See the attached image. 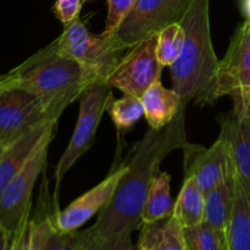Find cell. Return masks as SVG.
<instances>
[{
  "instance_id": "8",
  "label": "cell",
  "mask_w": 250,
  "mask_h": 250,
  "mask_svg": "<svg viewBox=\"0 0 250 250\" xmlns=\"http://www.w3.org/2000/svg\"><path fill=\"white\" fill-rule=\"evenodd\" d=\"M53 121L38 95L20 87L0 89V144L4 148Z\"/></svg>"
},
{
  "instance_id": "34",
  "label": "cell",
  "mask_w": 250,
  "mask_h": 250,
  "mask_svg": "<svg viewBox=\"0 0 250 250\" xmlns=\"http://www.w3.org/2000/svg\"><path fill=\"white\" fill-rule=\"evenodd\" d=\"M133 250H146L144 248H141V247H137V248H134Z\"/></svg>"
},
{
  "instance_id": "11",
  "label": "cell",
  "mask_w": 250,
  "mask_h": 250,
  "mask_svg": "<svg viewBox=\"0 0 250 250\" xmlns=\"http://www.w3.org/2000/svg\"><path fill=\"white\" fill-rule=\"evenodd\" d=\"M225 95L250 98V20L247 19L232 36L226 55L220 60L217 99Z\"/></svg>"
},
{
  "instance_id": "20",
  "label": "cell",
  "mask_w": 250,
  "mask_h": 250,
  "mask_svg": "<svg viewBox=\"0 0 250 250\" xmlns=\"http://www.w3.org/2000/svg\"><path fill=\"white\" fill-rule=\"evenodd\" d=\"M172 198H171V176L167 172L159 171L149 188L146 205L142 212L141 225L155 224L172 215Z\"/></svg>"
},
{
  "instance_id": "33",
  "label": "cell",
  "mask_w": 250,
  "mask_h": 250,
  "mask_svg": "<svg viewBox=\"0 0 250 250\" xmlns=\"http://www.w3.org/2000/svg\"><path fill=\"white\" fill-rule=\"evenodd\" d=\"M4 150H5V148L1 146V144H0V158H1V155H2V153H4Z\"/></svg>"
},
{
  "instance_id": "26",
  "label": "cell",
  "mask_w": 250,
  "mask_h": 250,
  "mask_svg": "<svg viewBox=\"0 0 250 250\" xmlns=\"http://www.w3.org/2000/svg\"><path fill=\"white\" fill-rule=\"evenodd\" d=\"M137 0H107V15L105 20V28L102 32L105 36H114L124 20L128 16Z\"/></svg>"
},
{
  "instance_id": "7",
  "label": "cell",
  "mask_w": 250,
  "mask_h": 250,
  "mask_svg": "<svg viewBox=\"0 0 250 250\" xmlns=\"http://www.w3.org/2000/svg\"><path fill=\"white\" fill-rule=\"evenodd\" d=\"M194 0H137L114 36L126 49L181 23Z\"/></svg>"
},
{
  "instance_id": "31",
  "label": "cell",
  "mask_w": 250,
  "mask_h": 250,
  "mask_svg": "<svg viewBox=\"0 0 250 250\" xmlns=\"http://www.w3.org/2000/svg\"><path fill=\"white\" fill-rule=\"evenodd\" d=\"M244 11H246L247 19L250 20V0H244Z\"/></svg>"
},
{
  "instance_id": "14",
  "label": "cell",
  "mask_w": 250,
  "mask_h": 250,
  "mask_svg": "<svg viewBox=\"0 0 250 250\" xmlns=\"http://www.w3.org/2000/svg\"><path fill=\"white\" fill-rule=\"evenodd\" d=\"M58 121L49 122L34 131L29 132L26 136L20 138L11 146L5 148L0 158V195L10 181L20 172L26 165L39 144L49 133L55 132Z\"/></svg>"
},
{
  "instance_id": "28",
  "label": "cell",
  "mask_w": 250,
  "mask_h": 250,
  "mask_svg": "<svg viewBox=\"0 0 250 250\" xmlns=\"http://www.w3.org/2000/svg\"><path fill=\"white\" fill-rule=\"evenodd\" d=\"M132 243V234H125L116 239L110 241H95L90 239L88 241L87 247L84 250H133Z\"/></svg>"
},
{
  "instance_id": "18",
  "label": "cell",
  "mask_w": 250,
  "mask_h": 250,
  "mask_svg": "<svg viewBox=\"0 0 250 250\" xmlns=\"http://www.w3.org/2000/svg\"><path fill=\"white\" fill-rule=\"evenodd\" d=\"M205 193L193 177H185L182 188L173 204L171 216L183 227H194L204 222Z\"/></svg>"
},
{
  "instance_id": "30",
  "label": "cell",
  "mask_w": 250,
  "mask_h": 250,
  "mask_svg": "<svg viewBox=\"0 0 250 250\" xmlns=\"http://www.w3.org/2000/svg\"><path fill=\"white\" fill-rule=\"evenodd\" d=\"M22 226H23V225H22ZM20 242H21V229H20L19 231L14 234V237H12L11 249L10 250H20Z\"/></svg>"
},
{
  "instance_id": "35",
  "label": "cell",
  "mask_w": 250,
  "mask_h": 250,
  "mask_svg": "<svg viewBox=\"0 0 250 250\" xmlns=\"http://www.w3.org/2000/svg\"><path fill=\"white\" fill-rule=\"evenodd\" d=\"M87 1H92V0H87Z\"/></svg>"
},
{
  "instance_id": "24",
  "label": "cell",
  "mask_w": 250,
  "mask_h": 250,
  "mask_svg": "<svg viewBox=\"0 0 250 250\" xmlns=\"http://www.w3.org/2000/svg\"><path fill=\"white\" fill-rule=\"evenodd\" d=\"M185 38L186 32L181 23L170 24L159 32L156 55L164 67H170L180 58L185 45Z\"/></svg>"
},
{
  "instance_id": "4",
  "label": "cell",
  "mask_w": 250,
  "mask_h": 250,
  "mask_svg": "<svg viewBox=\"0 0 250 250\" xmlns=\"http://www.w3.org/2000/svg\"><path fill=\"white\" fill-rule=\"evenodd\" d=\"M53 44L59 53L80 62L103 82H107L127 51L115 36L94 34L88 31L80 17L66 24Z\"/></svg>"
},
{
  "instance_id": "23",
  "label": "cell",
  "mask_w": 250,
  "mask_h": 250,
  "mask_svg": "<svg viewBox=\"0 0 250 250\" xmlns=\"http://www.w3.org/2000/svg\"><path fill=\"white\" fill-rule=\"evenodd\" d=\"M187 250H229L226 232L202 222L185 229Z\"/></svg>"
},
{
  "instance_id": "16",
  "label": "cell",
  "mask_w": 250,
  "mask_h": 250,
  "mask_svg": "<svg viewBox=\"0 0 250 250\" xmlns=\"http://www.w3.org/2000/svg\"><path fill=\"white\" fill-rule=\"evenodd\" d=\"M146 250H187L185 229L172 216L142 225L138 246Z\"/></svg>"
},
{
  "instance_id": "25",
  "label": "cell",
  "mask_w": 250,
  "mask_h": 250,
  "mask_svg": "<svg viewBox=\"0 0 250 250\" xmlns=\"http://www.w3.org/2000/svg\"><path fill=\"white\" fill-rule=\"evenodd\" d=\"M89 241L88 229L73 232H51L44 250H84Z\"/></svg>"
},
{
  "instance_id": "17",
  "label": "cell",
  "mask_w": 250,
  "mask_h": 250,
  "mask_svg": "<svg viewBox=\"0 0 250 250\" xmlns=\"http://www.w3.org/2000/svg\"><path fill=\"white\" fill-rule=\"evenodd\" d=\"M237 189V176L225 181L214 189L205 193L204 222L226 232L234 207Z\"/></svg>"
},
{
  "instance_id": "19",
  "label": "cell",
  "mask_w": 250,
  "mask_h": 250,
  "mask_svg": "<svg viewBox=\"0 0 250 250\" xmlns=\"http://www.w3.org/2000/svg\"><path fill=\"white\" fill-rule=\"evenodd\" d=\"M229 250H250V198L237 178L234 207L226 229Z\"/></svg>"
},
{
  "instance_id": "22",
  "label": "cell",
  "mask_w": 250,
  "mask_h": 250,
  "mask_svg": "<svg viewBox=\"0 0 250 250\" xmlns=\"http://www.w3.org/2000/svg\"><path fill=\"white\" fill-rule=\"evenodd\" d=\"M107 111L119 132H127L144 116L143 103L136 95L124 94L121 99H114Z\"/></svg>"
},
{
  "instance_id": "6",
  "label": "cell",
  "mask_w": 250,
  "mask_h": 250,
  "mask_svg": "<svg viewBox=\"0 0 250 250\" xmlns=\"http://www.w3.org/2000/svg\"><path fill=\"white\" fill-rule=\"evenodd\" d=\"M53 137L54 132L42 141L26 165L10 181L0 195V225L12 236L29 217L34 186L46 165L49 144Z\"/></svg>"
},
{
  "instance_id": "1",
  "label": "cell",
  "mask_w": 250,
  "mask_h": 250,
  "mask_svg": "<svg viewBox=\"0 0 250 250\" xmlns=\"http://www.w3.org/2000/svg\"><path fill=\"white\" fill-rule=\"evenodd\" d=\"M185 120L186 106L171 124L161 129L149 128L137 143L111 200L98 214L95 224L87 229L90 239L120 238L132 234L141 225L149 188L160 171V164L171 151L187 143Z\"/></svg>"
},
{
  "instance_id": "29",
  "label": "cell",
  "mask_w": 250,
  "mask_h": 250,
  "mask_svg": "<svg viewBox=\"0 0 250 250\" xmlns=\"http://www.w3.org/2000/svg\"><path fill=\"white\" fill-rule=\"evenodd\" d=\"M12 234H10L4 227L0 225V250H10L12 243Z\"/></svg>"
},
{
  "instance_id": "13",
  "label": "cell",
  "mask_w": 250,
  "mask_h": 250,
  "mask_svg": "<svg viewBox=\"0 0 250 250\" xmlns=\"http://www.w3.org/2000/svg\"><path fill=\"white\" fill-rule=\"evenodd\" d=\"M220 121V136L229 143L236 176L250 198V98H233V110Z\"/></svg>"
},
{
  "instance_id": "9",
  "label": "cell",
  "mask_w": 250,
  "mask_h": 250,
  "mask_svg": "<svg viewBox=\"0 0 250 250\" xmlns=\"http://www.w3.org/2000/svg\"><path fill=\"white\" fill-rule=\"evenodd\" d=\"M158 34L127 49L107 80V84L124 94L142 97L153 83L161 81L164 66L156 55Z\"/></svg>"
},
{
  "instance_id": "15",
  "label": "cell",
  "mask_w": 250,
  "mask_h": 250,
  "mask_svg": "<svg viewBox=\"0 0 250 250\" xmlns=\"http://www.w3.org/2000/svg\"><path fill=\"white\" fill-rule=\"evenodd\" d=\"M144 106V116L149 128L161 129L175 120L185 105L175 89H168L161 81L153 83L141 97ZM187 107V106H186Z\"/></svg>"
},
{
  "instance_id": "3",
  "label": "cell",
  "mask_w": 250,
  "mask_h": 250,
  "mask_svg": "<svg viewBox=\"0 0 250 250\" xmlns=\"http://www.w3.org/2000/svg\"><path fill=\"white\" fill-rule=\"evenodd\" d=\"M210 0H194L181 24L186 32L180 58L170 66L172 89L182 104L205 106L217 100L220 60L214 50L210 31Z\"/></svg>"
},
{
  "instance_id": "27",
  "label": "cell",
  "mask_w": 250,
  "mask_h": 250,
  "mask_svg": "<svg viewBox=\"0 0 250 250\" xmlns=\"http://www.w3.org/2000/svg\"><path fill=\"white\" fill-rule=\"evenodd\" d=\"M87 0H56L54 4V14L63 23H71L80 17L83 2Z\"/></svg>"
},
{
  "instance_id": "21",
  "label": "cell",
  "mask_w": 250,
  "mask_h": 250,
  "mask_svg": "<svg viewBox=\"0 0 250 250\" xmlns=\"http://www.w3.org/2000/svg\"><path fill=\"white\" fill-rule=\"evenodd\" d=\"M54 229L53 214H37L32 219L28 217L21 227L20 250H44Z\"/></svg>"
},
{
  "instance_id": "2",
  "label": "cell",
  "mask_w": 250,
  "mask_h": 250,
  "mask_svg": "<svg viewBox=\"0 0 250 250\" xmlns=\"http://www.w3.org/2000/svg\"><path fill=\"white\" fill-rule=\"evenodd\" d=\"M98 81L92 71L59 53L53 42L4 75L5 87H20L38 95L54 121Z\"/></svg>"
},
{
  "instance_id": "12",
  "label": "cell",
  "mask_w": 250,
  "mask_h": 250,
  "mask_svg": "<svg viewBox=\"0 0 250 250\" xmlns=\"http://www.w3.org/2000/svg\"><path fill=\"white\" fill-rule=\"evenodd\" d=\"M126 168V164L119 166L95 187L73 200L66 209L56 210L53 214L55 229L60 232L78 231L95 214H99L111 200Z\"/></svg>"
},
{
  "instance_id": "32",
  "label": "cell",
  "mask_w": 250,
  "mask_h": 250,
  "mask_svg": "<svg viewBox=\"0 0 250 250\" xmlns=\"http://www.w3.org/2000/svg\"><path fill=\"white\" fill-rule=\"evenodd\" d=\"M2 87H5V84H4V75H0V89H1Z\"/></svg>"
},
{
  "instance_id": "10",
  "label": "cell",
  "mask_w": 250,
  "mask_h": 250,
  "mask_svg": "<svg viewBox=\"0 0 250 250\" xmlns=\"http://www.w3.org/2000/svg\"><path fill=\"white\" fill-rule=\"evenodd\" d=\"M182 150L186 177L194 178L204 193L214 189L236 173L229 143L222 136H219L209 148L187 142Z\"/></svg>"
},
{
  "instance_id": "5",
  "label": "cell",
  "mask_w": 250,
  "mask_h": 250,
  "mask_svg": "<svg viewBox=\"0 0 250 250\" xmlns=\"http://www.w3.org/2000/svg\"><path fill=\"white\" fill-rule=\"evenodd\" d=\"M80 114L75 131L71 137L66 150L59 160L55 168V193L54 202H56L61 183L66 173L71 170L76 161L94 143L95 133L99 127L100 120L110 104L114 100L111 87L107 82L98 81L90 84L80 97Z\"/></svg>"
}]
</instances>
